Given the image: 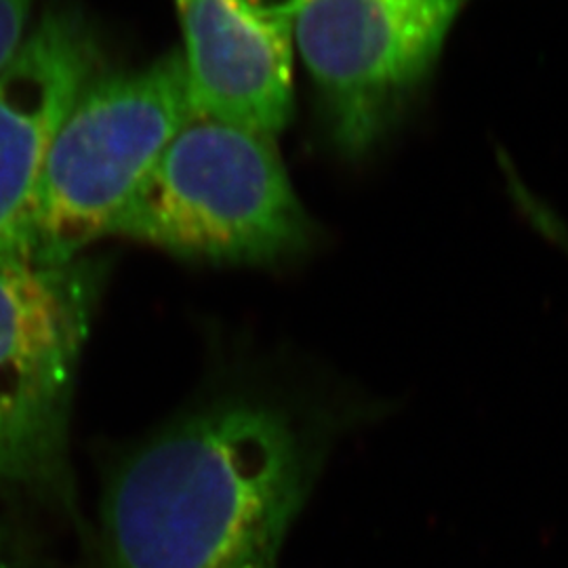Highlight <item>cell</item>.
I'll list each match as a JSON object with an SVG mask.
<instances>
[{"label":"cell","mask_w":568,"mask_h":568,"mask_svg":"<svg viewBox=\"0 0 568 568\" xmlns=\"http://www.w3.org/2000/svg\"><path fill=\"white\" fill-rule=\"evenodd\" d=\"M384 406L302 358H255L110 478L102 568H278L335 447Z\"/></svg>","instance_id":"cell-1"},{"label":"cell","mask_w":568,"mask_h":568,"mask_svg":"<svg viewBox=\"0 0 568 568\" xmlns=\"http://www.w3.org/2000/svg\"><path fill=\"white\" fill-rule=\"evenodd\" d=\"M110 236L204 264L272 265L302 255L314 224L274 138L196 116L166 145Z\"/></svg>","instance_id":"cell-2"},{"label":"cell","mask_w":568,"mask_h":568,"mask_svg":"<svg viewBox=\"0 0 568 568\" xmlns=\"http://www.w3.org/2000/svg\"><path fill=\"white\" fill-rule=\"evenodd\" d=\"M196 116L182 51L138 70L100 72L47 152L28 217L30 262L63 264L110 236L166 145Z\"/></svg>","instance_id":"cell-3"},{"label":"cell","mask_w":568,"mask_h":568,"mask_svg":"<svg viewBox=\"0 0 568 568\" xmlns=\"http://www.w3.org/2000/svg\"><path fill=\"white\" fill-rule=\"evenodd\" d=\"M103 276L84 255L0 260V480L68 490L72 403Z\"/></svg>","instance_id":"cell-4"},{"label":"cell","mask_w":568,"mask_h":568,"mask_svg":"<svg viewBox=\"0 0 568 568\" xmlns=\"http://www.w3.org/2000/svg\"><path fill=\"white\" fill-rule=\"evenodd\" d=\"M464 0H310L293 42L321 93L328 131L349 156L386 133L426 79Z\"/></svg>","instance_id":"cell-5"},{"label":"cell","mask_w":568,"mask_h":568,"mask_svg":"<svg viewBox=\"0 0 568 568\" xmlns=\"http://www.w3.org/2000/svg\"><path fill=\"white\" fill-rule=\"evenodd\" d=\"M102 51L74 9L47 11L0 74V260L28 257V217L53 138Z\"/></svg>","instance_id":"cell-6"},{"label":"cell","mask_w":568,"mask_h":568,"mask_svg":"<svg viewBox=\"0 0 568 568\" xmlns=\"http://www.w3.org/2000/svg\"><path fill=\"white\" fill-rule=\"evenodd\" d=\"M199 116L276 138L293 114V23L243 0H175Z\"/></svg>","instance_id":"cell-7"},{"label":"cell","mask_w":568,"mask_h":568,"mask_svg":"<svg viewBox=\"0 0 568 568\" xmlns=\"http://www.w3.org/2000/svg\"><path fill=\"white\" fill-rule=\"evenodd\" d=\"M32 0H0V74L9 68L28 39Z\"/></svg>","instance_id":"cell-8"},{"label":"cell","mask_w":568,"mask_h":568,"mask_svg":"<svg viewBox=\"0 0 568 568\" xmlns=\"http://www.w3.org/2000/svg\"><path fill=\"white\" fill-rule=\"evenodd\" d=\"M243 2L265 20L293 23L297 13L304 9L310 0H243Z\"/></svg>","instance_id":"cell-9"},{"label":"cell","mask_w":568,"mask_h":568,"mask_svg":"<svg viewBox=\"0 0 568 568\" xmlns=\"http://www.w3.org/2000/svg\"><path fill=\"white\" fill-rule=\"evenodd\" d=\"M0 568H16L13 562H11V558L7 556V551L2 548V544H0Z\"/></svg>","instance_id":"cell-10"}]
</instances>
